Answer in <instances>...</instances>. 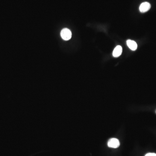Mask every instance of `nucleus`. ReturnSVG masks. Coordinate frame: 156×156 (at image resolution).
<instances>
[{
  "label": "nucleus",
  "mask_w": 156,
  "mask_h": 156,
  "mask_svg": "<svg viewBox=\"0 0 156 156\" xmlns=\"http://www.w3.org/2000/svg\"><path fill=\"white\" fill-rule=\"evenodd\" d=\"M61 36L63 39L65 40H68L72 37V33L70 30L67 28H64L61 32Z\"/></svg>",
  "instance_id": "1"
},
{
  "label": "nucleus",
  "mask_w": 156,
  "mask_h": 156,
  "mask_svg": "<svg viewBox=\"0 0 156 156\" xmlns=\"http://www.w3.org/2000/svg\"><path fill=\"white\" fill-rule=\"evenodd\" d=\"M120 142L117 139L113 138L110 139L108 142V145L109 148H117L120 146Z\"/></svg>",
  "instance_id": "2"
},
{
  "label": "nucleus",
  "mask_w": 156,
  "mask_h": 156,
  "mask_svg": "<svg viewBox=\"0 0 156 156\" xmlns=\"http://www.w3.org/2000/svg\"><path fill=\"white\" fill-rule=\"evenodd\" d=\"M151 5L148 2L142 3L139 7V10L141 13H145L150 9Z\"/></svg>",
  "instance_id": "3"
},
{
  "label": "nucleus",
  "mask_w": 156,
  "mask_h": 156,
  "mask_svg": "<svg viewBox=\"0 0 156 156\" xmlns=\"http://www.w3.org/2000/svg\"><path fill=\"white\" fill-rule=\"evenodd\" d=\"M127 44L129 48L132 51H135L137 50L138 45L135 41L129 39L127 41Z\"/></svg>",
  "instance_id": "4"
},
{
  "label": "nucleus",
  "mask_w": 156,
  "mask_h": 156,
  "mask_svg": "<svg viewBox=\"0 0 156 156\" xmlns=\"http://www.w3.org/2000/svg\"><path fill=\"white\" fill-rule=\"evenodd\" d=\"M122 48L121 46H117L113 52V56L115 57H118L122 54Z\"/></svg>",
  "instance_id": "5"
},
{
  "label": "nucleus",
  "mask_w": 156,
  "mask_h": 156,
  "mask_svg": "<svg viewBox=\"0 0 156 156\" xmlns=\"http://www.w3.org/2000/svg\"><path fill=\"white\" fill-rule=\"evenodd\" d=\"M145 156H156V154H155V153H148Z\"/></svg>",
  "instance_id": "6"
}]
</instances>
